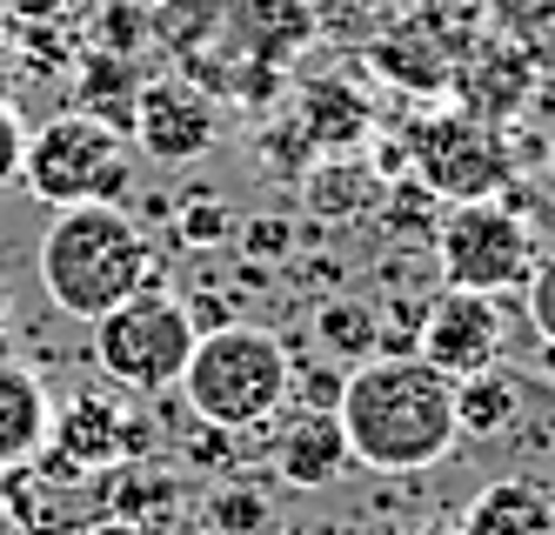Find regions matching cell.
<instances>
[{
  "instance_id": "cell-23",
  "label": "cell",
  "mask_w": 555,
  "mask_h": 535,
  "mask_svg": "<svg viewBox=\"0 0 555 535\" xmlns=\"http://www.w3.org/2000/svg\"><path fill=\"white\" fill-rule=\"evenodd\" d=\"M8 321H14V295H8V275H0V335H8Z\"/></svg>"
},
{
  "instance_id": "cell-10",
  "label": "cell",
  "mask_w": 555,
  "mask_h": 535,
  "mask_svg": "<svg viewBox=\"0 0 555 535\" xmlns=\"http://www.w3.org/2000/svg\"><path fill=\"white\" fill-rule=\"evenodd\" d=\"M147 161H202L215 141H221V114L208 94H194L188 80H154V88L134 94V135H128Z\"/></svg>"
},
{
  "instance_id": "cell-17",
  "label": "cell",
  "mask_w": 555,
  "mask_h": 535,
  "mask_svg": "<svg viewBox=\"0 0 555 535\" xmlns=\"http://www.w3.org/2000/svg\"><path fill=\"white\" fill-rule=\"evenodd\" d=\"M314 342L328 355H341L348 368H362L369 355H382V315L369 302H328L314 315Z\"/></svg>"
},
{
  "instance_id": "cell-19",
  "label": "cell",
  "mask_w": 555,
  "mask_h": 535,
  "mask_svg": "<svg viewBox=\"0 0 555 535\" xmlns=\"http://www.w3.org/2000/svg\"><path fill=\"white\" fill-rule=\"evenodd\" d=\"M502 40H522V48H542L555 40V0H482Z\"/></svg>"
},
{
  "instance_id": "cell-12",
  "label": "cell",
  "mask_w": 555,
  "mask_h": 535,
  "mask_svg": "<svg viewBox=\"0 0 555 535\" xmlns=\"http://www.w3.org/2000/svg\"><path fill=\"white\" fill-rule=\"evenodd\" d=\"M462 535H555V488L535 475H495L455 522Z\"/></svg>"
},
{
  "instance_id": "cell-16",
  "label": "cell",
  "mask_w": 555,
  "mask_h": 535,
  "mask_svg": "<svg viewBox=\"0 0 555 535\" xmlns=\"http://www.w3.org/2000/svg\"><path fill=\"white\" fill-rule=\"evenodd\" d=\"M375 67L395 80V88H409V94H449V67H455V54H449V40L435 34V27H395V34H382L375 40Z\"/></svg>"
},
{
  "instance_id": "cell-14",
  "label": "cell",
  "mask_w": 555,
  "mask_h": 535,
  "mask_svg": "<svg viewBox=\"0 0 555 535\" xmlns=\"http://www.w3.org/2000/svg\"><path fill=\"white\" fill-rule=\"evenodd\" d=\"M348 462H354V456H348V435H341V422H335V408H308V416L282 435V448H274V475H282L288 488H301V496L341 482Z\"/></svg>"
},
{
  "instance_id": "cell-8",
  "label": "cell",
  "mask_w": 555,
  "mask_h": 535,
  "mask_svg": "<svg viewBox=\"0 0 555 535\" xmlns=\"http://www.w3.org/2000/svg\"><path fill=\"white\" fill-rule=\"evenodd\" d=\"M415 355L435 361L449 382L495 368V361H502V308H495V295H475V288H442L435 302H422Z\"/></svg>"
},
{
  "instance_id": "cell-13",
  "label": "cell",
  "mask_w": 555,
  "mask_h": 535,
  "mask_svg": "<svg viewBox=\"0 0 555 535\" xmlns=\"http://www.w3.org/2000/svg\"><path fill=\"white\" fill-rule=\"evenodd\" d=\"M54 435V402L41 375L21 361H0V469H27Z\"/></svg>"
},
{
  "instance_id": "cell-7",
  "label": "cell",
  "mask_w": 555,
  "mask_h": 535,
  "mask_svg": "<svg viewBox=\"0 0 555 535\" xmlns=\"http://www.w3.org/2000/svg\"><path fill=\"white\" fill-rule=\"evenodd\" d=\"M535 268V234L508 201H455L435 221V275L442 288H475V295H508Z\"/></svg>"
},
{
  "instance_id": "cell-25",
  "label": "cell",
  "mask_w": 555,
  "mask_h": 535,
  "mask_svg": "<svg viewBox=\"0 0 555 535\" xmlns=\"http://www.w3.org/2000/svg\"><path fill=\"white\" fill-rule=\"evenodd\" d=\"M409 535H462L455 522H422V528H409Z\"/></svg>"
},
{
  "instance_id": "cell-2",
  "label": "cell",
  "mask_w": 555,
  "mask_h": 535,
  "mask_svg": "<svg viewBox=\"0 0 555 535\" xmlns=\"http://www.w3.org/2000/svg\"><path fill=\"white\" fill-rule=\"evenodd\" d=\"M48 302L67 321H101L107 308L134 302L154 281V255L141 221L121 201H101V208H54L41 249H34Z\"/></svg>"
},
{
  "instance_id": "cell-22",
  "label": "cell",
  "mask_w": 555,
  "mask_h": 535,
  "mask_svg": "<svg viewBox=\"0 0 555 535\" xmlns=\"http://www.w3.org/2000/svg\"><path fill=\"white\" fill-rule=\"evenodd\" d=\"M88 535H141V522H121V515H107V522H94Z\"/></svg>"
},
{
  "instance_id": "cell-21",
  "label": "cell",
  "mask_w": 555,
  "mask_h": 535,
  "mask_svg": "<svg viewBox=\"0 0 555 535\" xmlns=\"http://www.w3.org/2000/svg\"><path fill=\"white\" fill-rule=\"evenodd\" d=\"M21 154H27V128H21V107L0 101V188L21 181Z\"/></svg>"
},
{
  "instance_id": "cell-6",
  "label": "cell",
  "mask_w": 555,
  "mask_h": 535,
  "mask_svg": "<svg viewBox=\"0 0 555 535\" xmlns=\"http://www.w3.org/2000/svg\"><path fill=\"white\" fill-rule=\"evenodd\" d=\"M409 168L415 181L455 208V201H495L515 181V154L495 120H475L462 107H435L409 128Z\"/></svg>"
},
{
  "instance_id": "cell-26",
  "label": "cell",
  "mask_w": 555,
  "mask_h": 535,
  "mask_svg": "<svg viewBox=\"0 0 555 535\" xmlns=\"http://www.w3.org/2000/svg\"><path fill=\"white\" fill-rule=\"evenodd\" d=\"M0 535H14V522H8V509H0Z\"/></svg>"
},
{
  "instance_id": "cell-15",
  "label": "cell",
  "mask_w": 555,
  "mask_h": 535,
  "mask_svg": "<svg viewBox=\"0 0 555 535\" xmlns=\"http://www.w3.org/2000/svg\"><path fill=\"white\" fill-rule=\"evenodd\" d=\"M522 422V375L515 368H482V375H462L455 382V429L462 442H502Z\"/></svg>"
},
{
  "instance_id": "cell-9",
  "label": "cell",
  "mask_w": 555,
  "mask_h": 535,
  "mask_svg": "<svg viewBox=\"0 0 555 535\" xmlns=\"http://www.w3.org/2000/svg\"><path fill=\"white\" fill-rule=\"evenodd\" d=\"M535 48H522V40H468V48L455 54V67H449V94H455V107L462 114H475V120H515L529 101H535Z\"/></svg>"
},
{
  "instance_id": "cell-24",
  "label": "cell",
  "mask_w": 555,
  "mask_h": 535,
  "mask_svg": "<svg viewBox=\"0 0 555 535\" xmlns=\"http://www.w3.org/2000/svg\"><path fill=\"white\" fill-rule=\"evenodd\" d=\"M8 88H14V61H8V48H0V101H8Z\"/></svg>"
},
{
  "instance_id": "cell-27",
  "label": "cell",
  "mask_w": 555,
  "mask_h": 535,
  "mask_svg": "<svg viewBox=\"0 0 555 535\" xmlns=\"http://www.w3.org/2000/svg\"><path fill=\"white\" fill-rule=\"evenodd\" d=\"M8 8H14V0H0V21H8Z\"/></svg>"
},
{
  "instance_id": "cell-18",
  "label": "cell",
  "mask_w": 555,
  "mask_h": 535,
  "mask_svg": "<svg viewBox=\"0 0 555 535\" xmlns=\"http://www.w3.org/2000/svg\"><path fill=\"white\" fill-rule=\"evenodd\" d=\"M268 522H274L268 488H255V482L215 488V502H208V528H215V535H268Z\"/></svg>"
},
{
  "instance_id": "cell-3",
  "label": "cell",
  "mask_w": 555,
  "mask_h": 535,
  "mask_svg": "<svg viewBox=\"0 0 555 535\" xmlns=\"http://www.w3.org/2000/svg\"><path fill=\"white\" fill-rule=\"evenodd\" d=\"M288 395H295V361L274 328L221 321L208 335H194V355L181 368V402L208 429H221V435L261 429Z\"/></svg>"
},
{
  "instance_id": "cell-20",
  "label": "cell",
  "mask_w": 555,
  "mask_h": 535,
  "mask_svg": "<svg viewBox=\"0 0 555 535\" xmlns=\"http://www.w3.org/2000/svg\"><path fill=\"white\" fill-rule=\"evenodd\" d=\"M522 288H529V328L542 335V348H555V255L535 262Z\"/></svg>"
},
{
  "instance_id": "cell-1",
  "label": "cell",
  "mask_w": 555,
  "mask_h": 535,
  "mask_svg": "<svg viewBox=\"0 0 555 535\" xmlns=\"http://www.w3.org/2000/svg\"><path fill=\"white\" fill-rule=\"evenodd\" d=\"M335 422L348 435V456L375 475H422L449 462L462 442L455 429V382L435 361L409 355H369L362 368L341 375Z\"/></svg>"
},
{
  "instance_id": "cell-11",
  "label": "cell",
  "mask_w": 555,
  "mask_h": 535,
  "mask_svg": "<svg viewBox=\"0 0 555 535\" xmlns=\"http://www.w3.org/2000/svg\"><path fill=\"white\" fill-rule=\"evenodd\" d=\"M128 416L114 402H101V395H74L67 408H54V435H48V448L61 462H74V469H88V475H101V469H114L128 456Z\"/></svg>"
},
{
  "instance_id": "cell-28",
  "label": "cell",
  "mask_w": 555,
  "mask_h": 535,
  "mask_svg": "<svg viewBox=\"0 0 555 535\" xmlns=\"http://www.w3.org/2000/svg\"><path fill=\"white\" fill-rule=\"evenodd\" d=\"M548 168H555V141H548Z\"/></svg>"
},
{
  "instance_id": "cell-5",
  "label": "cell",
  "mask_w": 555,
  "mask_h": 535,
  "mask_svg": "<svg viewBox=\"0 0 555 535\" xmlns=\"http://www.w3.org/2000/svg\"><path fill=\"white\" fill-rule=\"evenodd\" d=\"M194 315L175 295H154L141 288L134 302L107 308L101 321H88V342H94V368L121 388V395H162L181 388V368L194 355Z\"/></svg>"
},
{
  "instance_id": "cell-4",
  "label": "cell",
  "mask_w": 555,
  "mask_h": 535,
  "mask_svg": "<svg viewBox=\"0 0 555 535\" xmlns=\"http://www.w3.org/2000/svg\"><path fill=\"white\" fill-rule=\"evenodd\" d=\"M21 188L41 208H101L128 194V135L107 114L67 107L41 128H27Z\"/></svg>"
}]
</instances>
